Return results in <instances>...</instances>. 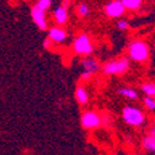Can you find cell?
Returning <instances> with one entry per match:
<instances>
[{
	"instance_id": "obj_5",
	"label": "cell",
	"mask_w": 155,
	"mask_h": 155,
	"mask_svg": "<svg viewBox=\"0 0 155 155\" xmlns=\"http://www.w3.org/2000/svg\"><path fill=\"white\" fill-rule=\"evenodd\" d=\"M80 122L84 129H96L102 124V116L96 111H86L81 114Z\"/></svg>"
},
{
	"instance_id": "obj_22",
	"label": "cell",
	"mask_w": 155,
	"mask_h": 155,
	"mask_svg": "<svg viewBox=\"0 0 155 155\" xmlns=\"http://www.w3.org/2000/svg\"><path fill=\"white\" fill-rule=\"evenodd\" d=\"M63 2H65V3H70L71 0H63Z\"/></svg>"
},
{
	"instance_id": "obj_7",
	"label": "cell",
	"mask_w": 155,
	"mask_h": 155,
	"mask_svg": "<svg viewBox=\"0 0 155 155\" xmlns=\"http://www.w3.org/2000/svg\"><path fill=\"white\" fill-rule=\"evenodd\" d=\"M68 8H69V3H65V2H63L62 5L54 8L52 15H53L54 22L58 26H64V25L68 24V21H69V11H68Z\"/></svg>"
},
{
	"instance_id": "obj_13",
	"label": "cell",
	"mask_w": 155,
	"mask_h": 155,
	"mask_svg": "<svg viewBox=\"0 0 155 155\" xmlns=\"http://www.w3.org/2000/svg\"><path fill=\"white\" fill-rule=\"evenodd\" d=\"M118 95L122 96V97H126V99H129V100H138L139 95L138 92L135 91L134 89H130V87H121L118 89Z\"/></svg>"
},
{
	"instance_id": "obj_21",
	"label": "cell",
	"mask_w": 155,
	"mask_h": 155,
	"mask_svg": "<svg viewBox=\"0 0 155 155\" xmlns=\"http://www.w3.org/2000/svg\"><path fill=\"white\" fill-rule=\"evenodd\" d=\"M53 45H54V43H53V42L49 40L48 37L46 38L45 42H43V46H45V48H46V49H49V48H51V46H53Z\"/></svg>"
},
{
	"instance_id": "obj_15",
	"label": "cell",
	"mask_w": 155,
	"mask_h": 155,
	"mask_svg": "<svg viewBox=\"0 0 155 155\" xmlns=\"http://www.w3.org/2000/svg\"><path fill=\"white\" fill-rule=\"evenodd\" d=\"M76 14L80 18L87 17L90 15V6L87 3H79L76 6Z\"/></svg>"
},
{
	"instance_id": "obj_6",
	"label": "cell",
	"mask_w": 155,
	"mask_h": 155,
	"mask_svg": "<svg viewBox=\"0 0 155 155\" xmlns=\"http://www.w3.org/2000/svg\"><path fill=\"white\" fill-rule=\"evenodd\" d=\"M126 8L122 0H110L104 6V14L108 18H121L126 14Z\"/></svg>"
},
{
	"instance_id": "obj_12",
	"label": "cell",
	"mask_w": 155,
	"mask_h": 155,
	"mask_svg": "<svg viewBox=\"0 0 155 155\" xmlns=\"http://www.w3.org/2000/svg\"><path fill=\"white\" fill-rule=\"evenodd\" d=\"M75 99H76V101L79 102L80 105H86L89 102V100H90L89 92H87V90L83 85L76 87V90H75Z\"/></svg>"
},
{
	"instance_id": "obj_14",
	"label": "cell",
	"mask_w": 155,
	"mask_h": 155,
	"mask_svg": "<svg viewBox=\"0 0 155 155\" xmlns=\"http://www.w3.org/2000/svg\"><path fill=\"white\" fill-rule=\"evenodd\" d=\"M122 3L127 11H135L140 9L143 5V0H122Z\"/></svg>"
},
{
	"instance_id": "obj_11",
	"label": "cell",
	"mask_w": 155,
	"mask_h": 155,
	"mask_svg": "<svg viewBox=\"0 0 155 155\" xmlns=\"http://www.w3.org/2000/svg\"><path fill=\"white\" fill-rule=\"evenodd\" d=\"M81 67L84 71H87L90 74H96L100 69H101V64L99 63V61H96L95 58L91 57H86L81 61Z\"/></svg>"
},
{
	"instance_id": "obj_4",
	"label": "cell",
	"mask_w": 155,
	"mask_h": 155,
	"mask_svg": "<svg viewBox=\"0 0 155 155\" xmlns=\"http://www.w3.org/2000/svg\"><path fill=\"white\" fill-rule=\"evenodd\" d=\"M71 48L74 53L79 55H90L94 52V45L87 33H79L73 41Z\"/></svg>"
},
{
	"instance_id": "obj_19",
	"label": "cell",
	"mask_w": 155,
	"mask_h": 155,
	"mask_svg": "<svg viewBox=\"0 0 155 155\" xmlns=\"http://www.w3.org/2000/svg\"><path fill=\"white\" fill-rule=\"evenodd\" d=\"M116 28L120 31H127L129 28V21L126 20V18H118L116 21Z\"/></svg>"
},
{
	"instance_id": "obj_1",
	"label": "cell",
	"mask_w": 155,
	"mask_h": 155,
	"mask_svg": "<svg viewBox=\"0 0 155 155\" xmlns=\"http://www.w3.org/2000/svg\"><path fill=\"white\" fill-rule=\"evenodd\" d=\"M150 57L149 45L142 40L132 41L128 45V58L137 63H147Z\"/></svg>"
},
{
	"instance_id": "obj_3",
	"label": "cell",
	"mask_w": 155,
	"mask_h": 155,
	"mask_svg": "<svg viewBox=\"0 0 155 155\" xmlns=\"http://www.w3.org/2000/svg\"><path fill=\"white\" fill-rule=\"evenodd\" d=\"M128 69H129V58L127 57L108 61L101 67V70L105 75H122L127 73Z\"/></svg>"
},
{
	"instance_id": "obj_9",
	"label": "cell",
	"mask_w": 155,
	"mask_h": 155,
	"mask_svg": "<svg viewBox=\"0 0 155 155\" xmlns=\"http://www.w3.org/2000/svg\"><path fill=\"white\" fill-rule=\"evenodd\" d=\"M68 37V33L67 31L62 27V26H54V27H51L48 30V38L54 43V45H59V43H63Z\"/></svg>"
},
{
	"instance_id": "obj_20",
	"label": "cell",
	"mask_w": 155,
	"mask_h": 155,
	"mask_svg": "<svg viewBox=\"0 0 155 155\" xmlns=\"http://www.w3.org/2000/svg\"><path fill=\"white\" fill-rule=\"evenodd\" d=\"M91 76H92V74H90V73L83 70V73L80 74V80H81V81H89V80L91 79Z\"/></svg>"
},
{
	"instance_id": "obj_10",
	"label": "cell",
	"mask_w": 155,
	"mask_h": 155,
	"mask_svg": "<svg viewBox=\"0 0 155 155\" xmlns=\"http://www.w3.org/2000/svg\"><path fill=\"white\" fill-rule=\"evenodd\" d=\"M142 147L150 153L155 154V124L151 126L149 132L144 135V138L142 139Z\"/></svg>"
},
{
	"instance_id": "obj_16",
	"label": "cell",
	"mask_w": 155,
	"mask_h": 155,
	"mask_svg": "<svg viewBox=\"0 0 155 155\" xmlns=\"http://www.w3.org/2000/svg\"><path fill=\"white\" fill-rule=\"evenodd\" d=\"M142 91L148 95V96H151V97L155 99V83H144L142 86H140Z\"/></svg>"
},
{
	"instance_id": "obj_17",
	"label": "cell",
	"mask_w": 155,
	"mask_h": 155,
	"mask_svg": "<svg viewBox=\"0 0 155 155\" xmlns=\"http://www.w3.org/2000/svg\"><path fill=\"white\" fill-rule=\"evenodd\" d=\"M52 2L53 0H37V2L35 3V5L38 8V9H41L43 11H48L52 6Z\"/></svg>"
},
{
	"instance_id": "obj_2",
	"label": "cell",
	"mask_w": 155,
	"mask_h": 155,
	"mask_svg": "<svg viewBox=\"0 0 155 155\" xmlns=\"http://www.w3.org/2000/svg\"><path fill=\"white\" fill-rule=\"evenodd\" d=\"M122 118L130 127H140L145 123L144 112L135 106H126L122 110Z\"/></svg>"
},
{
	"instance_id": "obj_18",
	"label": "cell",
	"mask_w": 155,
	"mask_h": 155,
	"mask_svg": "<svg viewBox=\"0 0 155 155\" xmlns=\"http://www.w3.org/2000/svg\"><path fill=\"white\" fill-rule=\"evenodd\" d=\"M143 104L145 106L147 110L149 111H155V99L151 97V96H145V97L143 99Z\"/></svg>"
},
{
	"instance_id": "obj_8",
	"label": "cell",
	"mask_w": 155,
	"mask_h": 155,
	"mask_svg": "<svg viewBox=\"0 0 155 155\" xmlns=\"http://www.w3.org/2000/svg\"><path fill=\"white\" fill-rule=\"evenodd\" d=\"M31 17H32L35 25L40 30H42V31L47 30L48 24H47V18H46V11L38 9L36 5H33L31 8Z\"/></svg>"
}]
</instances>
